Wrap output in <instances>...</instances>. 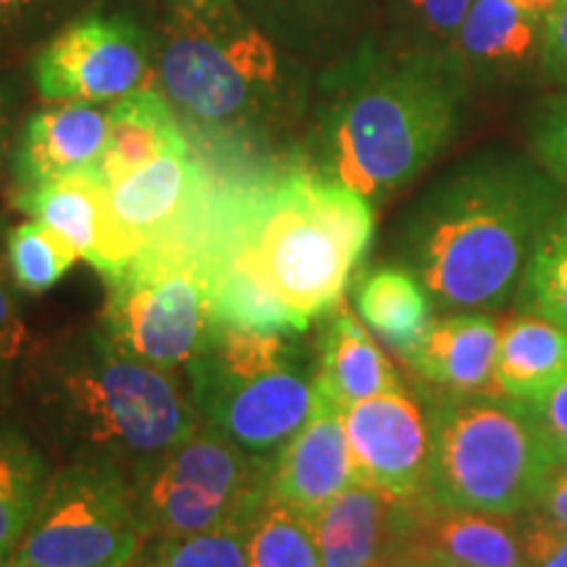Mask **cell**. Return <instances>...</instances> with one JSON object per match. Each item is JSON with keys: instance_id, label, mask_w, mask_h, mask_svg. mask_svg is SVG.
Returning <instances> with one entry per match:
<instances>
[{"instance_id": "1", "label": "cell", "mask_w": 567, "mask_h": 567, "mask_svg": "<svg viewBox=\"0 0 567 567\" xmlns=\"http://www.w3.org/2000/svg\"><path fill=\"white\" fill-rule=\"evenodd\" d=\"M563 193L536 158L509 147L478 151L402 213L394 229L396 266L423 284L442 313L505 308L563 210Z\"/></svg>"}, {"instance_id": "2", "label": "cell", "mask_w": 567, "mask_h": 567, "mask_svg": "<svg viewBox=\"0 0 567 567\" xmlns=\"http://www.w3.org/2000/svg\"><path fill=\"white\" fill-rule=\"evenodd\" d=\"M467 74L452 53L363 42L321 80L313 172L381 203L457 137Z\"/></svg>"}, {"instance_id": "3", "label": "cell", "mask_w": 567, "mask_h": 567, "mask_svg": "<svg viewBox=\"0 0 567 567\" xmlns=\"http://www.w3.org/2000/svg\"><path fill=\"white\" fill-rule=\"evenodd\" d=\"M27 389L34 417L69 463L116 467L130 481L203 421L172 371L126 358L101 329L38 354Z\"/></svg>"}, {"instance_id": "4", "label": "cell", "mask_w": 567, "mask_h": 567, "mask_svg": "<svg viewBox=\"0 0 567 567\" xmlns=\"http://www.w3.org/2000/svg\"><path fill=\"white\" fill-rule=\"evenodd\" d=\"M231 245L302 331L342 305L373 239L371 203L313 168L231 182Z\"/></svg>"}, {"instance_id": "5", "label": "cell", "mask_w": 567, "mask_h": 567, "mask_svg": "<svg viewBox=\"0 0 567 567\" xmlns=\"http://www.w3.org/2000/svg\"><path fill=\"white\" fill-rule=\"evenodd\" d=\"M163 95L195 134L245 147L289 113L292 92L268 38L237 6L174 9L161 32Z\"/></svg>"}, {"instance_id": "6", "label": "cell", "mask_w": 567, "mask_h": 567, "mask_svg": "<svg viewBox=\"0 0 567 567\" xmlns=\"http://www.w3.org/2000/svg\"><path fill=\"white\" fill-rule=\"evenodd\" d=\"M425 417L431 434L425 499L502 517L534 507L555 457L526 402L439 392Z\"/></svg>"}, {"instance_id": "7", "label": "cell", "mask_w": 567, "mask_h": 567, "mask_svg": "<svg viewBox=\"0 0 567 567\" xmlns=\"http://www.w3.org/2000/svg\"><path fill=\"white\" fill-rule=\"evenodd\" d=\"M218 179L184 221L109 276L103 337L126 358L179 371L210 329V221Z\"/></svg>"}, {"instance_id": "8", "label": "cell", "mask_w": 567, "mask_h": 567, "mask_svg": "<svg viewBox=\"0 0 567 567\" xmlns=\"http://www.w3.org/2000/svg\"><path fill=\"white\" fill-rule=\"evenodd\" d=\"M268 467L271 463L247 455L200 421L193 434L130 481L145 542L250 520L268 496Z\"/></svg>"}, {"instance_id": "9", "label": "cell", "mask_w": 567, "mask_h": 567, "mask_svg": "<svg viewBox=\"0 0 567 567\" xmlns=\"http://www.w3.org/2000/svg\"><path fill=\"white\" fill-rule=\"evenodd\" d=\"M142 544L130 478L109 465L66 463L48 478L9 567H130Z\"/></svg>"}, {"instance_id": "10", "label": "cell", "mask_w": 567, "mask_h": 567, "mask_svg": "<svg viewBox=\"0 0 567 567\" xmlns=\"http://www.w3.org/2000/svg\"><path fill=\"white\" fill-rule=\"evenodd\" d=\"M187 375L189 396L203 421L266 463L279 455L316 405V360L245 373Z\"/></svg>"}, {"instance_id": "11", "label": "cell", "mask_w": 567, "mask_h": 567, "mask_svg": "<svg viewBox=\"0 0 567 567\" xmlns=\"http://www.w3.org/2000/svg\"><path fill=\"white\" fill-rule=\"evenodd\" d=\"M151 42L126 17L90 13L55 32L32 59L34 87L51 103L118 101L147 74Z\"/></svg>"}, {"instance_id": "12", "label": "cell", "mask_w": 567, "mask_h": 567, "mask_svg": "<svg viewBox=\"0 0 567 567\" xmlns=\"http://www.w3.org/2000/svg\"><path fill=\"white\" fill-rule=\"evenodd\" d=\"M213 176L189 153H172L147 163L105 193V258L101 276L122 274L137 255L174 231L208 193Z\"/></svg>"}, {"instance_id": "13", "label": "cell", "mask_w": 567, "mask_h": 567, "mask_svg": "<svg viewBox=\"0 0 567 567\" xmlns=\"http://www.w3.org/2000/svg\"><path fill=\"white\" fill-rule=\"evenodd\" d=\"M344 431L360 484L400 502L425 494L431 455L429 417L405 389L368 396L347 408Z\"/></svg>"}, {"instance_id": "14", "label": "cell", "mask_w": 567, "mask_h": 567, "mask_svg": "<svg viewBox=\"0 0 567 567\" xmlns=\"http://www.w3.org/2000/svg\"><path fill=\"white\" fill-rule=\"evenodd\" d=\"M526 567L515 517L402 502L394 567Z\"/></svg>"}, {"instance_id": "15", "label": "cell", "mask_w": 567, "mask_h": 567, "mask_svg": "<svg viewBox=\"0 0 567 567\" xmlns=\"http://www.w3.org/2000/svg\"><path fill=\"white\" fill-rule=\"evenodd\" d=\"M352 484H358V473L347 442L344 410L316 392L313 413L271 460L268 496L316 517Z\"/></svg>"}, {"instance_id": "16", "label": "cell", "mask_w": 567, "mask_h": 567, "mask_svg": "<svg viewBox=\"0 0 567 567\" xmlns=\"http://www.w3.org/2000/svg\"><path fill=\"white\" fill-rule=\"evenodd\" d=\"M109 111L95 103H59L30 113L11 147L13 193L82 174L101 163Z\"/></svg>"}, {"instance_id": "17", "label": "cell", "mask_w": 567, "mask_h": 567, "mask_svg": "<svg viewBox=\"0 0 567 567\" xmlns=\"http://www.w3.org/2000/svg\"><path fill=\"white\" fill-rule=\"evenodd\" d=\"M559 0H473L452 48L467 76H515L542 61L544 30Z\"/></svg>"}, {"instance_id": "18", "label": "cell", "mask_w": 567, "mask_h": 567, "mask_svg": "<svg viewBox=\"0 0 567 567\" xmlns=\"http://www.w3.org/2000/svg\"><path fill=\"white\" fill-rule=\"evenodd\" d=\"M499 326L488 310H452L434 318L402 360L446 394H499L494 381Z\"/></svg>"}, {"instance_id": "19", "label": "cell", "mask_w": 567, "mask_h": 567, "mask_svg": "<svg viewBox=\"0 0 567 567\" xmlns=\"http://www.w3.org/2000/svg\"><path fill=\"white\" fill-rule=\"evenodd\" d=\"M400 499L352 484L313 517L321 567H394Z\"/></svg>"}, {"instance_id": "20", "label": "cell", "mask_w": 567, "mask_h": 567, "mask_svg": "<svg viewBox=\"0 0 567 567\" xmlns=\"http://www.w3.org/2000/svg\"><path fill=\"white\" fill-rule=\"evenodd\" d=\"M405 389L392 360L350 308L339 305L323 318L316 344V392L347 410L368 396Z\"/></svg>"}, {"instance_id": "21", "label": "cell", "mask_w": 567, "mask_h": 567, "mask_svg": "<svg viewBox=\"0 0 567 567\" xmlns=\"http://www.w3.org/2000/svg\"><path fill=\"white\" fill-rule=\"evenodd\" d=\"M189 151L187 134L166 95L132 90L109 109V132L95 176L105 187H113L163 155Z\"/></svg>"}, {"instance_id": "22", "label": "cell", "mask_w": 567, "mask_h": 567, "mask_svg": "<svg viewBox=\"0 0 567 567\" xmlns=\"http://www.w3.org/2000/svg\"><path fill=\"white\" fill-rule=\"evenodd\" d=\"M567 379V331L549 318L515 310L499 326L494 381L509 400L536 402Z\"/></svg>"}, {"instance_id": "23", "label": "cell", "mask_w": 567, "mask_h": 567, "mask_svg": "<svg viewBox=\"0 0 567 567\" xmlns=\"http://www.w3.org/2000/svg\"><path fill=\"white\" fill-rule=\"evenodd\" d=\"M105 193L109 187L95 174H82L42 187L13 193V208L32 221L48 226L82 260L101 271L105 258Z\"/></svg>"}, {"instance_id": "24", "label": "cell", "mask_w": 567, "mask_h": 567, "mask_svg": "<svg viewBox=\"0 0 567 567\" xmlns=\"http://www.w3.org/2000/svg\"><path fill=\"white\" fill-rule=\"evenodd\" d=\"M354 302L363 323L400 352V358L421 342L429 323L434 321L431 297L425 295L423 284L402 266L375 268L368 274L360 281Z\"/></svg>"}, {"instance_id": "25", "label": "cell", "mask_w": 567, "mask_h": 567, "mask_svg": "<svg viewBox=\"0 0 567 567\" xmlns=\"http://www.w3.org/2000/svg\"><path fill=\"white\" fill-rule=\"evenodd\" d=\"M51 473L42 450L24 431L0 425V567H9L30 528Z\"/></svg>"}, {"instance_id": "26", "label": "cell", "mask_w": 567, "mask_h": 567, "mask_svg": "<svg viewBox=\"0 0 567 567\" xmlns=\"http://www.w3.org/2000/svg\"><path fill=\"white\" fill-rule=\"evenodd\" d=\"M247 567H321L313 517L266 496L247 526Z\"/></svg>"}, {"instance_id": "27", "label": "cell", "mask_w": 567, "mask_h": 567, "mask_svg": "<svg viewBox=\"0 0 567 567\" xmlns=\"http://www.w3.org/2000/svg\"><path fill=\"white\" fill-rule=\"evenodd\" d=\"M247 526L231 520L193 536L147 538L130 567H247Z\"/></svg>"}, {"instance_id": "28", "label": "cell", "mask_w": 567, "mask_h": 567, "mask_svg": "<svg viewBox=\"0 0 567 567\" xmlns=\"http://www.w3.org/2000/svg\"><path fill=\"white\" fill-rule=\"evenodd\" d=\"M515 300L517 310L549 318L567 331V203L538 243Z\"/></svg>"}, {"instance_id": "29", "label": "cell", "mask_w": 567, "mask_h": 567, "mask_svg": "<svg viewBox=\"0 0 567 567\" xmlns=\"http://www.w3.org/2000/svg\"><path fill=\"white\" fill-rule=\"evenodd\" d=\"M6 258L13 281L30 295H42L59 284L80 255L40 221H24L6 231Z\"/></svg>"}, {"instance_id": "30", "label": "cell", "mask_w": 567, "mask_h": 567, "mask_svg": "<svg viewBox=\"0 0 567 567\" xmlns=\"http://www.w3.org/2000/svg\"><path fill=\"white\" fill-rule=\"evenodd\" d=\"M405 48L452 53L473 0H389Z\"/></svg>"}, {"instance_id": "31", "label": "cell", "mask_w": 567, "mask_h": 567, "mask_svg": "<svg viewBox=\"0 0 567 567\" xmlns=\"http://www.w3.org/2000/svg\"><path fill=\"white\" fill-rule=\"evenodd\" d=\"M536 161L567 189V92L538 105L530 124Z\"/></svg>"}, {"instance_id": "32", "label": "cell", "mask_w": 567, "mask_h": 567, "mask_svg": "<svg viewBox=\"0 0 567 567\" xmlns=\"http://www.w3.org/2000/svg\"><path fill=\"white\" fill-rule=\"evenodd\" d=\"M517 542L526 567H567V528L536 507L515 515Z\"/></svg>"}, {"instance_id": "33", "label": "cell", "mask_w": 567, "mask_h": 567, "mask_svg": "<svg viewBox=\"0 0 567 567\" xmlns=\"http://www.w3.org/2000/svg\"><path fill=\"white\" fill-rule=\"evenodd\" d=\"M32 347L30 329L21 316L9 258H6V231H0V358L19 363Z\"/></svg>"}, {"instance_id": "34", "label": "cell", "mask_w": 567, "mask_h": 567, "mask_svg": "<svg viewBox=\"0 0 567 567\" xmlns=\"http://www.w3.org/2000/svg\"><path fill=\"white\" fill-rule=\"evenodd\" d=\"M526 405L534 413L538 434H542L555 463L567 460V379L549 394H544L542 400L526 402Z\"/></svg>"}, {"instance_id": "35", "label": "cell", "mask_w": 567, "mask_h": 567, "mask_svg": "<svg viewBox=\"0 0 567 567\" xmlns=\"http://www.w3.org/2000/svg\"><path fill=\"white\" fill-rule=\"evenodd\" d=\"M542 69L549 80L567 87V0H559L549 13L542 45Z\"/></svg>"}, {"instance_id": "36", "label": "cell", "mask_w": 567, "mask_h": 567, "mask_svg": "<svg viewBox=\"0 0 567 567\" xmlns=\"http://www.w3.org/2000/svg\"><path fill=\"white\" fill-rule=\"evenodd\" d=\"M534 507L567 528V460H559L549 467L538 486Z\"/></svg>"}, {"instance_id": "37", "label": "cell", "mask_w": 567, "mask_h": 567, "mask_svg": "<svg viewBox=\"0 0 567 567\" xmlns=\"http://www.w3.org/2000/svg\"><path fill=\"white\" fill-rule=\"evenodd\" d=\"M13 116H17V87L9 76L0 74V168L6 158H11Z\"/></svg>"}, {"instance_id": "38", "label": "cell", "mask_w": 567, "mask_h": 567, "mask_svg": "<svg viewBox=\"0 0 567 567\" xmlns=\"http://www.w3.org/2000/svg\"><path fill=\"white\" fill-rule=\"evenodd\" d=\"M40 0H0V27L19 21L27 11H32Z\"/></svg>"}, {"instance_id": "39", "label": "cell", "mask_w": 567, "mask_h": 567, "mask_svg": "<svg viewBox=\"0 0 567 567\" xmlns=\"http://www.w3.org/2000/svg\"><path fill=\"white\" fill-rule=\"evenodd\" d=\"M11 371H13V363L0 358V415H3V410L9 408L11 402V381H13Z\"/></svg>"}, {"instance_id": "40", "label": "cell", "mask_w": 567, "mask_h": 567, "mask_svg": "<svg viewBox=\"0 0 567 567\" xmlns=\"http://www.w3.org/2000/svg\"><path fill=\"white\" fill-rule=\"evenodd\" d=\"M174 9H210V6H226L231 0H168Z\"/></svg>"}, {"instance_id": "41", "label": "cell", "mask_w": 567, "mask_h": 567, "mask_svg": "<svg viewBox=\"0 0 567 567\" xmlns=\"http://www.w3.org/2000/svg\"><path fill=\"white\" fill-rule=\"evenodd\" d=\"M289 3H292V0H250L252 9L266 11V13H274V11H287V9H289Z\"/></svg>"}, {"instance_id": "42", "label": "cell", "mask_w": 567, "mask_h": 567, "mask_svg": "<svg viewBox=\"0 0 567 567\" xmlns=\"http://www.w3.org/2000/svg\"><path fill=\"white\" fill-rule=\"evenodd\" d=\"M410 567H425V565H410Z\"/></svg>"}, {"instance_id": "43", "label": "cell", "mask_w": 567, "mask_h": 567, "mask_svg": "<svg viewBox=\"0 0 567 567\" xmlns=\"http://www.w3.org/2000/svg\"><path fill=\"white\" fill-rule=\"evenodd\" d=\"M425 567H431V565H425Z\"/></svg>"}]
</instances>
